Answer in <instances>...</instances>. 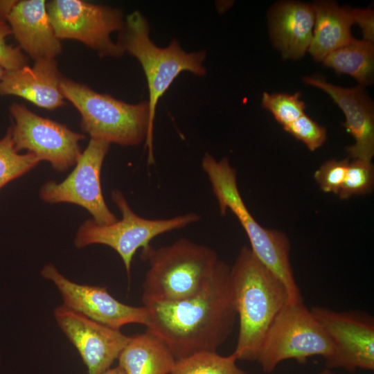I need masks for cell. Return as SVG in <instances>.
Returning a JSON list of instances; mask_svg holds the SVG:
<instances>
[{"label": "cell", "mask_w": 374, "mask_h": 374, "mask_svg": "<svg viewBox=\"0 0 374 374\" xmlns=\"http://www.w3.org/2000/svg\"><path fill=\"white\" fill-rule=\"evenodd\" d=\"M143 305L148 312L147 330L164 341L176 360L216 352L237 318L230 267L219 260L208 285L190 297Z\"/></svg>", "instance_id": "obj_1"}, {"label": "cell", "mask_w": 374, "mask_h": 374, "mask_svg": "<svg viewBox=\"0 0 374 374\" xmlns=\"http://www.w3.org/2000/svg\"><path fill=\"white\" fill-rule=\"evenodd\" d=\"M239 334L233 352L238 360L256 361L262 339L273 320L289 303L283 282L247 246L230 267Z\"/></svg>", "instance_id": "obj_2"}, {"label": "cell", "mask_w": 374, "mask_h": 374, "mask_svg": "<svg viewBox=\"0 0 374 374\" xmlns=\"http://www.w3.org/2000/svg\"><path fill=\"white\" fill-rule=\"evenodd\" d=\"M148 20L139 10L127 15L117 43L125 53L134 57L145 73L149 92V129L145 141L148 164L154 163L153 130L157 103L183 71L203 77L206 73L204 51L187 53L177 39L166 47L157 46L150 37Z\"/></svg>", "instance_id": "obj_3"}, {"label": "cell", "mask_w": 374, "mask_h": 374, "mask_svg": "<svg viewBox=\"0 0 374 374\" xmlns=\"http://www.w3.org/2000/svg\"><path fill=\"white\" fill-rule=\"evenodd\" d=\"M202 168L209 179L221 215L230 210L237 217L247 235L253 253L285 285L289 303L303 302L290 264V244L286 235L264 228L253 218L240 195L236 170L228 158L217 161L206 152L202 159Z\"/></svg>", "instance_id": "obj_4"}, {"label": "cell", "mask_w": 374, "mask_h": 374, "mask_svg": "<svg viewBox=\"0 0 374 374\" xmlns=\"http://www.w3.org/2000/svg\"><path fill=\"white\" fill-rule=\"evenodd\" d=\"M150 267L143 283L142 301H173L190 297L213 278L220 260L211 248L186 238L157 249H142Z\"/></svg>", "instance_id": "obj_5"}, {"label": "cell", "mask_w": 374, "mask_h": 374, "mask_svg": "<svg viewBox=\"0 0 374 374\" xmlns=\"http://www.w3.org/2000/svg\"><path fill=\"white\" fill-rule=\"evenodd\" d=\"M60 86L64 98L80 112V127L91 139L122 146L145 141L149 129L148 100L127 103L65 78Z\"/></svg>", "instance_id": "obj_6"}, {"label": "cell", "mask_w": 374, "mask_h": 374, "mask_svg": "<svg viewBox=\"0 0 374 374\" xmlns=\"http://www.w3.org/2000/svg\"><path fill=\"white\" fill-rule=\"evenodd\" d=\"M112 199L121 213L122 218L109 224H100L93 219L86 220L80 226L74 244L77 248L94 244L112 248L121 256L128 278L133 257L139 248L148 247L150 241L159 235L184 228L200 220V215L195 213L168 219H147L132 210L120 190H113Z\"/></svg>", "instance_id": "obj_7"}, {"label": "cell", "mask_w": 374, "mask_h": 374, "mask_svg": "<svg viewBox=\"0 0 374 374\" xmlns=\"http://www.w3.org/2000/svg\"><path fill=\"white\" fill-rule=\"evenodd\" d=\"M333 352L331 340L312 311L303 302L288 303L267 330L256 361L264 372L271 373L286 359L304 363L308 357L319 355L326 360Z\"/></svg>", "instance_id": "obj_8"}, {"label": "cell", "mask_w": 374, "mask_h": 374, "mask_svg": "<svg viewBox=\"0 0 374 374\" xmlns=\"http://www.w3.org/2000/svg\"><path fill=\"white\" fill-rule=\"evenodd\" d=\"M49 19L57 37L75 39L96 51L100 57H119L125 51L111 39L124 24L121 9L82 0L46 2Z\"/></svg>", "instance_id": "obj_9"}, {"label": "cell", "mask_w": 374, "mask_h": 374, "mask_svg": "<svg viewBox=\"0 0 374 374\" xmlns=\"http://www.w3.org/2000/svg\"><path fill=\"white\" fill-rule=\"evenodd\" d=\"M110 143L91 139L75 168L62 181H48L40 188L41 199L48 204L70 203L86 209L100 224L118 220L108 208L101 188L100 173Z\"/></svg>", "instance_id": "obj_10"}, {"label": "cell", "mask_w": 374, "mask_h": 374, "mask_svg": "<svg viewBox=\"0 0 374 374\" xmlns=\"http://www.w3.org/2000/svg\"><path fill=\"white\" fill-rule=\"evenodd\" d=\"M10 112L15 121L11 127L15 150L32 153L52 168L64 172L75 166L82 152L79 142L85 138L66 125L41 117L26 106L13 103Z\"/></svg>", "instance_id": "obj_11"}, {"label": "cell", "mask_w": 374, "mask_h": 374, "mask_svg": "<svg viewBox=\"0 0 374 374\" xmlns=\"http://www.w3.org/2000/svg\"><path fill=\"white\" fill-rule=\"evenodd\" d=\"M310 310L333 344V354L325 360L326 368L374 370V320L371 315L319 306Z\"/></svg>", "instance_id": "obj_12"}, {"label": "cell", "mask_w": 374, "mask_h": 374, "mask_svg": "<svg viewBox=\"0 0 374 374\" xmlns=\"http://www.w3.org/2000/svg\"><path fill=\"white\" fill-rule=\"evenodd\" d=\"M41 274L59 290L62 305L93 321L118 330L129 323L145 326L148 324V312L145 306L135 307L121 303L105 287L73 282L51 263L44 266Z\"/></svg>", "instance_id": "obj_13"}, {"label": "cell", "mask_w": 374, "mask_h": 374, "mask_svg": "<svg viewBox=\"0 0 374 374\" xmlns=\"http://www.w3.org/2000/svg\"><path fill=\"white\" fill-rule=\"evenodd\" d=\"M55 319L75 347L89 374H101L110 368L130 339L121 330L93 321L64 305L54 310Z\"/></svg>", "instance_id": "obj_14"}, {"label": "cell", "mask_w": 374, "mask_h": 374, "mask_svg": "<svg viewBox=\"0 0 374 374\" xmlns=\"http://www.w3.org/2000/svg\"><path fill=\"white\" fill-rule=\"evenodd\" d=\"M303 81L328 93L344 112V125L355 140V143L346 148L349 156L371 161L374 154V109L364 87L359 84L344 88L311 76L305 77Z\"/></svg>", "instance_id": "obj_15"}, {"label": "cell", "mask_w": 374, "mask_h": 374, "mask_svg": "<svg viewBox=\"0 0 374 374\" xmlns=\"http://www.w3.org/2000/svg\"><path fill=\"white\" fill-rule=\"evenodd\" d=\"M62 78L55 58L38 59L33 66L26 64L7 71L0 81V96H18L53 110L65 105L60 86Z\"/></svg>", "instance_id": "obj_16"}, {"label": "cell", "mask_w": 374, "mask_h": 374, "mask_svg": "<svg viewBox=\"0 0 374 374\" xmlns=\"http://www.w3.org/2000/svg\"><path fill=\"white\" fill-rule=\"evenodd\" d=\"M6 22L19 48L34 60L55 58L61 53L60 40L51 23L46 1H17Z\"/></svg>", "instance_id": "obj_17"}, {"label": "cell", "mask_w": 374, "mask_h": 374, "mask_svg": "<svg viewBox=\"0 0 374 374\" xmlns=\"http://www.w3.org/2000/svg\"><path fill=\"white\" fill-rule=\"evenodd\" d=\"M273 40L284 58L302 57L308 50L313 34L312 5L284 2L273 9L271 16Z\"/></svg>", "instance_id": "obj_18"}, {"label": "cell", "mask_w": 374, "mask_h": 374, "mask_svg": "<svg viewBox=\"0 0 374 374\" xmlns=\"http://www.w3.org/2000/svg\"><path fill=\"white\" fill-rule=\"evenodd\" d=\"M314 30L308 51L317 61L348 43L353 37L350 28L353 24L351 10L328 1H316Z\"/></svg>", "instance_id": "obj_19"}, {"label": "cell", "mask_w": 374, "mask_h": 374, "mask_svg": "<svg viewBox=\"0 0 374 374\" xmlns=\"http://www.w3.org/2000/svg\"><path fill=\"white\" fill-rule=\"evenodd\" d=\"M118 359L125 374H170L176 361L164 341L148 330L130 337Z\"/></svg>", "instance_id": "obj_20"}, {"label": "cell", "mask_w": 374, "mask_h": 374, "mask_svg": "<svg viewBox=\"0 0 374 374\" xmlns=\"http://www.w3.org/2000/svg\"><path fill=\"white\" fill-rule=\"evenodd\" d=\"M324 65L337 72L348 74L364 87L373 81L374 71L373 43L353 38L348 43L328 55Z\"/></svg>", "instance_id": "obj_21"}, {"label": "cell", "mask_w": 374, "mask_h": 374, "mask_svg": "<svg viewBox=\"0 0 374 374\" xmlns=\"http://www.w3.org/2000/svg\"><path fill=\"white\" fill-rule=\"evenodd\" d=\"M235 354L222 356L201 352L175 361L170 374H247L237 364Z\"/></svg>", "instance_id": "obj_22"}, {"label": "cell", "mask_w": 374, "mask_h": 374, "mask_svg": "<svg viewBox=\"0 0 374 374\" xmlns=\"http://www.w3.org/2000/svg\"><path fill=\"white\" fill-rule=\"evenodd\" d=\"M40 159L32 153L19 154L14 146L11 128L0 139V189L35 168Z\"/></svg>", "instance_id": "obj_23"}, {"label": "cell", "mask_w": 374, "mask_h": 374, "mask_svg": "<svg viewBox=\"0 0 374 374\" xmlns=\"http://www.w3.org/2000/svg\"><path fill=\"white\" fill-rule=\"evenodd\" d=\"M374 168L371 161L355 159L348 162L345 178L337 195L346 199L370 193L373 187Z\"/></svg>", "instance_id": "obj_24"}, {"label": "cell", "mask_w": 374, "mask_h": 374, "mask_svg": "<svg viewBox=\"0 0 374 374\" xmlns=\"http://www.w3.org/2000/svg\"><path fill=\"white\" fill-rule=\"evenodd\" d=\"M262 106L269 110L283 127L304 114L305 109L304 102L300 100L299 93L290 95L265 92L262 98Z\"/></svg>", "instance_id": "obj_25"}, {"label": "cell", "mask_w": 374, "mask_h": 374, "mask_svg": "<svg viewBox=\"0 0 374 374\" xmlns=\"http://www.w3.org/2000/svg\"><path fill=\"white\" fill-rule=\"evenodd\" d=\"M283 129L314 151L327 139L326 130L305 114Z\"/></svg>", "instance_id": "obj_26"}, {"label": "cell", "mask_w": 374, "mask_h": 374, "mask_svg": "<svg viewBox=\"0 0 374 374\" xmlns=\"http://www.w3.org/2000/svg\"><path fill=\"white\" fill-rule=\"evenodd\" d=\"M348 159H330L317 169L314 177L320 188L326 193L338 195L343 184Z\"/></svg>", "instance_id": "obj_27"}, {"label": "cell", "mask_w": 374, "mask_h": 374, "mask_svg": "<svg viewBox=\"0 0 374 374\" xmlns=\"http://www.w3.org/2000/svg\"><path fill=\"white\" fill-rule=\"evenodd\" d=\"M6 21L0 22V66L6 71L19 69L27 64V57L19 47L7 44L6 37L11 35Z\"/></svg>", "instance_id": "obj_28"}, {"label": "cell", "mask_w": 374, "mask_h": 374, "mask_svg": "<svg viewBox=\"0 0 374 374\" xmlns=\"http://www.w3.org/2000/svg\"><path fill=\"white\" fill-rule=\"evenodd\" d=\"M353 24L359 26L364 40L374 42V12L371 9L355 8L351 10Z\"/></svg>", "instance_id": "obj_29"}, {"label": "cell", "mask_w": 374, "mask_h": 374, "mask_svg": "<svg viewBox=\"0 0 374 374\" xmlns=\"http://www.w3.org/2000/svg\"><path fill=\"white\" fill-rule=\"evenodd\" d=\"M17 1L0 0V22L6 21L7 17Z\"/></svg>", "instance_id": "obj_30"}, {"label": "cell", "mask_w": 374, "mask_h": 374, "mask_svg": "<svg viewBox=\"0 0 374 374\" xmlns=\"http://www.w3.org/2000/svg\"><path fill=\"white\" fill-rule=\"evenodd\" d=\"M101 374H125L124 370L118 365V366L109 368Z\"/></svg>", "instance_id": "obj_31"}, {"label": "cell", "mask_w": 374, "mask_h": 374, "mask_svg": "<svg viewBox=\"0 0 374 374\" xmlns=\"http://www.w3.org/2000/svg\"><path fill=\"white\" fill-rule=\"evenodd\" d=\"M6 71H7L3 66H0V81L5 75Z\"/></svg>", "instance_id": "obj_32"}, {"label": "cell", "mask_w": 374, "mask_h": 374, "mask_svg": "<svg viewBox=\"0 0 374 374\" xmlns=\"http://www.w3.org/2000/svg\"><path fill=\"white\" fill-rule=\"evenodd\" d=\"M319 374H335L332 371H330V369L326 368L321 372H320Z\"/></svg>", "instance_id": "obj_33"}]
</instances>
